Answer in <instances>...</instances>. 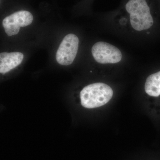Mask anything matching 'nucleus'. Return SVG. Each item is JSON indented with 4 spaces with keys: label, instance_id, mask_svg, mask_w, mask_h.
Instances as JSON below:
<instances>
[{
    "label": "nucleus",
    "instance_id": "1",
    "mask_svg": "<svg viewBox=\"0 0 160 160\" xmlns=\"http://www.w3.org/2000/svg\"><path fill=\"white\" fill-rule=\"evenodd\" d=\"M111 87L103 83L90 84L83 88L80 93L81 104L85 108L93 109L104 106L112 98Z\"/></svg>",
    "mask_w": 160,
    "mask_h": 160
},
{
    "label": "nucleus",
    "instance_id": "2",
    "mask_svg": "<svg viewBox=\"0 0 160 160\" xmlns=\"http://www.w3.org/2000/svg\"><path fill=\"white\" fill-rule=\"evenodd\" d=\"M126 9L130 15L132 26L137 31L146 30L153 25V18L146 0H129Z\"/></svg>",
    "mask_w": 160,
    "mask_h": 160
},
{
    "label": "nucleus",
    "instance_id": "3",
    "mask_svg": "<svg viewBox=\"0 0 160 160\" xmlns=\"http://www.w3.org/2000/svg\"><path fill=\"white\" fill-rule=\"evenodd\" d=\"M79 39L76 35H67L62 41L57 52L56 60L62 66H69L73 62L78 49Z\"/></svg>",
    "mask_w": 160,
    "mask_h": 160
},
{
    "label": "nucleus",
    "instance_id": "4",
    "mask_svg": "<svg viewBox=\"0 0 160 160\" xmlns=\"http://www.w3.org/2000/svg\"><path fill=\"white\" fill-rule=\"evenodd\" d=\"M92 53L95 60L101 64H114L119 62L122 54L115 46L105 42H97L92 46Z\"/></svg>",
    "mask_w": 160,
    "mask_h": 160
},
{
    "label": "nucleus",
    "instance_id": "5",
    "mask_svg": "<svg viewBox=\"0 0 160 160\" xmlns=\"http://www.w3.org/2000/svg\"><path fill=\"white\" fill-rule=\"evenodd\" d=\"M33 17L31 12L22 10L16 12L4 18L2 25L9 36L17 34L20 27H26L32 23Z\"/></svg>",
    "mask_w": 160,
    "mask_h": 160
},
{
    "label": "nucleus",
    "instance_id": "6",
    "mask_svg": "<svg viewBox=\"0 0 160 160\" xmlns=\"http://www.w3.org/2000/svg\"><path fill=\"white\" fill-rule=\"evenodd\" d=\"M24 55L20 52L0 53V73L5 74L22 63Z\"/></svg>",
    "mask_w": 160,
    "mask_h": 160
},
{
    "label": "nucleus",
    "instance_id": "7",
    "mask_svg": "<svg viewBox=\"0 0 160 160\" xmlns=\"http://www.w3.org/2000/svg\"><path fill=\"white\" fill-rule=\"evenodd\" d=\"M145 91L150 96L160 95V71L150 75L146 80Z\"/></svg>",
    "mask_w": 160,
    "mask_h": 160
}]
</instances>
